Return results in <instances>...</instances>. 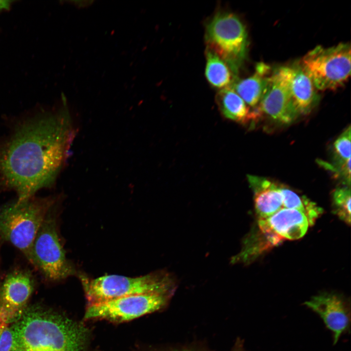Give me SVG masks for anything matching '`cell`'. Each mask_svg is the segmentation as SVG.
Instances as JSON below:
<instances>
[{
	"instance_id": "cell-1",
	"label": "cell",
	"mask_w": 351,
	"mask_h": 351,
	"mask_svg": "<svg viewBox=\"0 0 351 351\" xmlns=\"http://www.w3.org/2000/svg\"><path fill=\"white\" fill-rule=\"evenodd\" d=\"M62 101L14 121L0 141V191L16 192L17 201L54 186L66 163L77 130Z\"/></svg>"
},
{
	"instance_id": "cell-2",
	"label": "cell",
	"mask_w": 351,
	"mask_h": 351,
	"mask_svg": "<svg viewBox=\"0 0 351 351\" xmlns=\"http://www.w3.org/2000/svg\"><path fill=\"white\" fill-rule=\"evenodd\" d=\"M10 327L21 351H85L89 336L81 324L36 305L27 307Z\"/></svg>"
},
{
	"instance_id": "cell-3",
	"label": "cell",
	"mask_w": 351,
	"mask_h": 351,
	"mask_svg": "<svg viewBox=\"0 0 351 351\" xmlns=\"http://www.w3.org/2000/svg\"><path fill=\"white\" fill-rule=\"evenodd\" d=\"M58 196H33L16 199L0 207V243L7 242L20 250L29 261L35 237L49 210Z\"/></svg>"
},
{
	"instance_id": "cell-4",
	"label": "cell",
	"mask_w": 351,
	"mask_h": 351,
	"mask_svg": "<svg viewBox=\"0 0 351 351\" xmlns=\"http://www.w3.org/2000/svg\"><path fill=\"white\" fill-rule=\"evenodd\" d=\"M88 305L133 295L173 293L175 281L167 273H151L130 277L108 275L90 279L81 277Z\"/></svg>"
},
{
	"instance_id": "cell-5",
	"label": "cell",
	"mask_w": 351,
	"mask_h": 351,
	"mask_svg": "<svg viewBox=\"0 0 351 351\" xmlns=\"http://www.w3.org/2000/svg\"><path fill=\"white\" fill-rule=\"evenodd\" d=\"M58 201L45 216L32 243L29 262L42 276L58 281L74 273L58 234L56 210Z\"/></svg>"
},
{
	"instance_id": "cell-6",
	"label": "cell",
	"mask_w": 351,
	"mask_h": 351,
	"mask_svg": "<svg viewBox=\"0 0 351 351\" xmlns=\"http://www.w3.org/2000/svg\"><path fill=\"white\" fill-rule=\"evenodd\" d=\"M350 44L340 43L330 47L317 46L308 52L299 64L320 91L334 90L342 86L350 76Z\"/></svg>"
},
{
	"instance_id": "cell-7",
	"label": "cell",
	"mask_w": 351,
	"mask_h": 351,
	"mask_svg": "<svg viewBox=\"0 0 351 351\" xmlns=\"http://www.w3.org/2000/svg\"><path fill=\"white\" fill-rule=\"evenodd\" d=\"M207 49L219 57L237 76L246 58L247 34L245 27L234 14L219 12L207 25Z\"/></svg>"
},
{
	"instance_id": "cell-8",
	"label": "cell",
	"mask_w": 351,
	"mask_h": 351,
	"mask_svg": "<svg viewBox=\"0 0 351 351\" xmlns=\"http://www.w3.org/2000/svg\"><path fill=\"white\" fill-rule=\"evenodd\" d=\"M173 293H149L124 296L88 305L85 319L129 321L164 308Z\"/></svg>"
},
{
	"instance_id": "cell-9",
	"label": "cell",
	"mask_w": 351,
	"mask_h": 351,
	"mask_svg": "<svg viewBox=\"0 0 351 351\" xmlns=\"http://www.w3.org/2000/svg\"><path fill=\"white\" fill-rule=\"evenodd\" d=\"M292 66L273 69L265 92L257 108L277 124L288 125L300 114L293 101L291 92Z\"/></svg>"
},
{
	"instance_id": "cell-10",
	"label": "cell",
	"mask_w": 351,
	"mask_h": 351,
	"mask_svg": "<svg viewBox=\"0 0 351 351\" xmlns=\"http://www.w3.org/2000/svg\"><path fill=\"white\" fill-rule=\"evenodd\" d=\"M34 288L27 270L15 269L5 276L0 286V322L13 324L21 316Z\"/></svg>"
},
{
	"instance_id": "cell-11",
	"label": "cell",
	"mask_w": 351,
	"mask_h": 351,
	"mask_svg": "<svg viewBox=\"0 0 351 351\" xmlns=\"http://www.w3.org/2000/svg\"><path fill=\"white\" fill-rule=\"evenodd\" d=\"M309 225L308 218L303 212L285 208L258 220L260 233L271 246L277 245L284 239L296 240L303 237Z\"/></svg>"
},
{
	"instance_id": "cell-12",
	"label": "cell",
	"mask_w": 351,
	"mask_h": 351,
	"mask_svg": "<svg viewBox=\"0 0 351 351\" xmlns=\"http://www.w3.org/2000/svg\"><path fill=\"white\" fill-rule=\"evenodd\" d=\"M305 305L318 314L326 327L333 332L334 344L349 329L351 315L350 304L339 294L323 292L312 297Z\"/></svg>"
},
{
	"instance_id": "cell-13",
	"label": "cell",
	"mask_w": 351,
	"mask_h": 351,
	"mask_svg": "<svg viewBox=\"0 0 351 351\" xmlns=\"http://www.w3.org/2000/svg\"><path fill=\"white\" fill-rule=\"evenodd\" d=\"M247 177L254 192V209L259 219L267 218L282 208L279 184L263 177L249 175Z\"/></svg>"
},
{
	"instance_id": "cell-14",
	"label": "cell",
	"mask_w": 351,
	"mask_h": 351,
	"mask_svg": "<svg viewBox=\"0 0 351 351\" xmlns=\"http://www.w3.org/2000/svg\"><path fill=\"white\" fill-rule=\"evenodd\" d=\"M272 70L269 65L258 63L254 73L243 79H237L231 88L252 109H257L269 82Z\"/></svg>"
},
{
	"instance_id": "cell-15",
	"label": "cell",
	"mask_w": 351,
	"mask_h": 351,
	"mask_svg": "<svg viewBox=\"0 0 351 351\" xmlns=\"http://www.w3.org/2000/svg\"><path fill=\"white\" fill-rule=\"evenodd\" d=\"M292 68L291 92L293 101L300 115L308 114L319 101L317 89L299 63Z\"/></svg>"
},
{
	"instance_id": "cell-16",
	"label": "cell",
	"mask_w": 351,
	"mask_h": 351,
	"mask_svg": "<svg viewBox=\"0 0 351 351\" xmlns=\"http://www.w3.org/2000/svg\"><path fill=\"white\" fill-rule=\"evenodd\" d=\"M216 101L225 117L239 123H254L260 117L259 112L248 106L232 88L220 90Z\"/></svg>"
},
{
	"instance_id": "cell-17",
	"label": "cell",
	"mask_w": 351,
	"mask_h": 351,
	"mask_svg": "<svg viewBox=\"0 0 351 351\" xmlns=\"http://www.w3.org/2000/svg\"><path fill=\"white\" fill-rule=\"evenodd\" d=\"M206 59L205 75L209 83L219 89L231 88L238 78L226 63L207 48Z\"/></svg>"
},
{
	"instance_id": "cell-18",
	"label": "cell",
	"mask_w": 351,
	"mask_h": 351,
	"mask_svg": "<svg viewBox=\"0 0 351 351\" xmlns=\"http://www.w3.org/2000/svg\"><path fill=\"white\" fill-rule=\"evenodd\" d=\"M282 197L283 207L285 208L299 210L308 218L310 225H312L322 212V210L305 196H301L288 187L279 184Z\"/></svg>"
},
{
	"instance_id": "cell-19",
	"label": "cell",
	"mask_w": 351,
	"mask_h": 351,
	"mask_svg": "<svg viewBox=\"0 0 351 351\" xmlns=\"http://www.w3.org/2000/svg\"><path fill=\"white\" fill-rule=\"evenodd\" d=\"M332 203L334 213L348 224L351 223V189L344 185L336 188L332 193Z\"/></svg>"
},
{
	"instance_id": "cell-20",
	"label": "cell",
	"mask_w": 351,
	"mask_h": 351,
	"mask_svg": "<svg viewBox=\"0 0 351 351\" xmlns=\"http://www.w3.org/2000/svg\"><path fill=\"white\" fill-rule=\"evenodd\" d=\"M351 160V126L336 139L333 144V161L331 164L341 166Z\"/></svg>"
},
{
	"instance_id": "cell-21",
	"label": "cell",
	"mask_w": 351,
	"mask_h": 351,
	"mask_svg": "<svg viewBox=\"0 0 351 351\" xmlns=\"http://www.w3.org/2000/svg\"><path fill=\"white\" fill-rule=\"evenodd\" d=\"M319 163L323 167L331 171L336 178L340 179L344 185H351V160L341 166H336L328 162L319 161Z\"/></svg>"
},
{
	"instance_id": "cell-22",
	"label": "cell",
	"mask_w": 351,
	"mask_h": 351,
	"mask_svg": "<svg viewBox=\"0 0 351 351\" xmlns=\"http://www.w3.org/2000/svg\"><path fill=\"white\" fill-rule=\"evenodd\" d=\"M14 346L15 340L11 327L0 322V351H12Z\"/></svg>"
},
{
	"instance_id": "cell-23",
	"label": "cell",
	"mask_w": 351,
	"mask_h": 351,
	"mask_svg": "<svg viewBox=\"0 0 351 351\" xmlns=\"http://www.w3.org/2000/svg\"><path fill=\"white\" fill-rule=\"evenodd\" d=\"M11 2V0H0V12L8 9L10 7Z\"/></svg>"
},
{
	"instance_id": "cell-24",
	"label": "cell",
	"mask_w": 351,
	"mask_h": 351,
	"mask_svg": "<svg viewBox=\"0 0 351 351\" xmlns=\"http://www.w3.org/2000/svg\"><path fill=\"white\" fill-rule=\"evenodd\" d=\"M232 351H246L243 348V343L240 339L237 340Z\"/></svg>"
},
{
	"instance_id": "cell-25",
	"label": "cell",
	"mask_w": 351,
	"mask_h": 351,
	"mask_svg": "<svg viewBox=\"0 0 351 351\" xmlns=\"http://www.w3.org/2000/svg\"><path fill=\"white\" fill-rule=\"evenodd\" d=\"M76 6L78 7H83L89 5L91 2H93V1H73Z\"/></svg>"
},
{
	"instance_id": "cell-26",
	"label": "cell",
	"mask_w": 351,
	"mask_h": 351,
	"mask_svg": "<svg viewBox=\"0 0 351 351\" xmlns=\"http://www.w3.org/2000/svg\"><path fill=\"white\" fill-rule=\"evenodd\" d=\"M164 351H202L198 350L191 348H181V349H173L166 350Z\"/></svg>"
},
{
	"instance_id": "cell-27",
	"label": "cell",
	"mask_w": 351,
	"mask_h": 351,
	"mask_svg": "<svg viewBox=\"0 0 351 351\" xmlns=\"http://www.w3.org/2000/svg\"><path fill=\"white\" fill-rule=\"evenodd\" d=\"M12 351H21L19 348H18L15 344V346Z\"/></svg>"
}]
</instances>
